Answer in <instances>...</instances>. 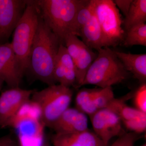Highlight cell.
I'll list each match as a JSON object with an SVG mask.
<instances>
[{
  "label": "cell",
  "instance_id": "3957f363",
  "mask_svg": "<svg viewBox=\"0 0 146 146\" xmlns=\"http://www.w3.org/2000/svg\"><path fill=\"white\" fill-rule=\"evenodd\" d=\"M39 16L35 1H27L23 16L13 33L10 44L23 77L29 67L32 46Z\"/></svg>",
  "mask_w": 146,
  "mask_h": 146
},
{
  "label": "cell",
  "instance_id": "484cf974",
  "mask_svg": "<svg viewBox=\"0 0 146 146\" xmlns=\"http://www.w3.org/2000/svg\"><path fill=\"white\" fill-rule=\"evenodd\" d=\"M132 1L133 0H115L113 1L118 9L121 10L125 17L130 8Z\"/></svg>",
  "mask_w": 146,
  "mask_h": 146
},
{
  "label": "cell",
  "instance_id": "d6986e66",
  "mask_svg": "<svg viewBox=\"0 0 146 146\" xmlns=\"http://www.w3.org/2000/svg\"><path fill=\"white\" fill-rule=\"evenodd\" d=\"M100 88H83L77 94L75 99L76 108L89 117L95 113L92 101Z\"/></svg>",
  "mask_w": 146,
  "mask_h": 146
},
{
  "label": "cell",
  "instance_id": "7c38bea8",
  "mask_svg": "<svg viewBox=\"0 0 146 146\" xmlns=\"http://www.w3.org/2000/svg\"><path fill=\"white\" fill-rule=\"evenodd\" d=\"M56 83L70 87L76 85L75 67L66 47L63 44L59 47L54 69Z\"/></svg>",
  "mask_w": 146,
  "mask_h": 146
},
{
  "label": "cell",
  "instance_id": "52a82bcc",
  "mask_svg": "<svg viewBox=\"0 0 146 146\" xmlns=\"http://www.w3.org/2000/svg\"><path fill=\"white\" fill-rule=\"evenodd\" d=\"M34 90L10 88L0 95V129L9 126L21 108L31 101Z\"/></svg>",
  "mask_w": 146,
  "mask_h": 146
},
{
  "label": "cell",
  "instance_id": "7402d4cb",
  "mask_svg": "<svg viewBox=\"0 0 146 146\" xmlns=\"http://www.w3.org/2000/svg\"><path fill=\"white\" fill-rule=\"evenodd\" d=\"M115 98L112 87L100 88L92 100V106L96 111L107 108Z\"/></svg>",
  "mask_w": 146,
  "mask_h": 146
},
{
  "label": "cell",
  "instance_id": "d4e9b609",
  "mask_svg": "<svg viewBox=\"0 0 146 146\" xmlns=\"http://www.w3.org/2000/svg\"><path fill=\"white\" fill-rule=\"evenodd\" d=\"M124 125L131 132L140 134L145 131L146 118H140L122 122Z\"/></svg>",
  "mask_w": 146,
  "mask_h": 146
},
{
  "label": "cell",
  "instance_id": "5bb4252c",
  "mask_svg": "<svg viewBox=\"0 0 146 146\" xmlns=\"http://www.w3.org/2000/svg\"><path fill=\"white\" fill-rule=\"evenodd\" d=\"M126 70L142 84L146 83V54H133L115 51Z\"/></svg>",
  "mask_w": 146,
  "mask_h": 146
},
{
  "label": "cell",
  "instance_id": "ba28073f",
  "mask_svg": "<svg viewBox=\"0 0 146 146\" xmlns=\"http://www.w3.org/2000/svg\"><path fill=\"white\" fill-rule=\"evenodd\" d=\"M25 0H0V45L8 42L27 5Z\"/></svg>",
  "mask_w": 146,
  "mask_h": 146
},
{
  "label": "cell",
  "instance_id": "7a4b0ae2",
  "mask_svg": "<svg viewBox=\"0 0 146 146\" xmlns=\"http://www.w3.org/2000/svg\"><path fill=\"white\" fill-rule=\"evenodd\" d=\"M88 0H35L45 24L64 45L65 37L75 35V21L78 11Z\"/></svg>",
  "mask_w": 146,
  "mask_h": 146
},
{
  "label": "cell",
  "instance_id": "e0dca14e",
  "mask_svg": "<svg viewBox=\"0 0 146 146\" xmlns=\"http://www.w3.org/2000/svg\"><path fill=\"white\" fill-rule=\"evenodd\" d=\"M133 92L131 91L121 98H115L107 108L116 113L122 122L140 118H146V113L126 104L127 100L133 97Z\"/></svg>",
  "mask_w": 146,
  "mask_h": 146
},
{
  "label": "cell",
  "instance_id": "603a6c76",
  "mask_svg": "<svg viewBox=\"0 0 146 146\" xmlns=\"http://www.w3.org/2000/svg\"><path fill=\"white\" fill-rule=\"evenodd\" d=\"M134 103L136 108L146 113V84H142L133 93Z\"/></svg>",
  "mask_w": 146,
  "mask_h": 146
},
{
  "label": "cell",
  "instance_id": "4fadbf2b",
  "mask_svg": "<svg viewBox=\"0 0 146 146\" xmlns=\"http://www.w3.org/2000/svg\"><path fill=\"white\" fill-rule=\"evenodd\" d=\"M51 141L54 146H108L89 129L77 133H55Z\"/></svg>",
  "mask_w": 146,
  "mask_h": 146
},
{
  "label": "cell",
  "instance_id": "cb8c5ba5",
  "mask_svg": "<svg viewBox=\"0 0 146 146\" xmlns=\"http://www.w3.org/2000/svg\"><path fill=\"white\" fill-rule=\"evenodd\" d=\"M141 138L140 134L130 132L119 136L110 146H134L136 141Z\"/></svg>",
  "mask_w": 146,
  "mask_h": 146
},
{
  "label": "cell",
  "instance_id": "ac0fdd59",
  "mask_svg": "<svg viewBox=\"0 0 146 146\" xmlns=\"http://www.w3.org/2000/svg\"><path fill=\"white\" fill-rule=\"evenodd\" d=\"M146 21V0H133L127 15L123 21L126 31L131 27Z\"/></svg>",
  "mask_w": 146,
  "mask_h": 146
},
{
  "label": "cell",
  "instance_id": "9a60e30c",
  "mask_svg": "<svg viewBox=\"0 0 146 146\" xmlns=\"http://www.w3.org/2000/svg\"><path fill=\"white\" fill-rule=\"evenodd\" d=\"M82 42L90 48L97 50L104 48L101 29L94 13L90 21L80 30L79 36Z\"/></svg>",
  "mask_w": 146,
  "mask_h": 146
},
{
  "label": "cell",
  "instance_id": "ffe728a7",
  "mask_svg": "<svg viewBox=\"0 0 146 146\" xmlns=\"http://www.w3.org/2000/svg\"><path fill=\"white\" fill-rule=\"evenodd\" d=\"M126 47L135 45L146 46V24L142 23L131 27L126 31L123 42Z\"/></svg>",
  "mask_w": 146,
  "mask_h": 146
},
{
  "label": "cell",
  "instance_id": "6da1fadb",
  "mask_svg": "<svg viewBox=\"0 0 146 146\" xmlns=\"http://www.w3.org/2000/svg\"><path fill=\"white\" fill-rule=\"evenodd\" d=\"M61 44L60 39L39 16L32 46L29 69H31L37 79L48 86L56 84L53 76L54 69Z\"/></svg>",
  "mask_w": 146,
  "mask_h": 146
},
{
  "label": "cell",
  "instance_id": "44dd1931",
  "mask_svg": "<svg viewBox=\"0 0 146 146\" xmlns=\"http://www.w3.org/2000/svg\"><path fill=\"white\" fill-rule=\"evenodd\" d=\"M94 13V0H88L85 5L80 9L75 21V35L79 36L81 29L90 21Z\"/></svg>",
  "mask_w": 146,
  "mask_h": 146
},
{
  "label": "cell",
  "instance_id": "5b68a950",
  "mask_svg": "<svg viewBox=\"0 0 146 146\" xmlns=\"http://www.w3.org/2000/svg\"><path fill=\"white\" fill-rule=\"evenodd\" d=\"M73 92L70 87L53 84L32 95L31 102L37 107L41 121L51 128L65 110L70 107Z\"/></svg>",
  "mask_w": 146,
  "mask_h": 146
},
{
  "label": "cell",
  "instance_id": "9c48e42d",
  "mask_svg": "<svg viewBox=\"0 0 146 146\" xmlns=\"http://www.w3.org/2000/svg\"><path fill=\"white\" fill-rule=\"evenodd\" d=\"M90 117L94 132L106 145L112 138L119 136L122 131L121 119L108 108L98 110Z\"/></svg>",
  "mask_w": 146,
  "mask_h": 146
},
{
  "label": "cell",
  "instance_id": "277c9868",
  "mask_svg": "<svg viewBox=\"0 0 146 146\" xmlns=\"http://www.w3.org/2000/svg\"><path fill=\"white\" fill-rule=\"evenodd\" d=\"M98 51L97 57L86 73L81 86L94 85L104 89L121 83L129 73L113 51L109 47Z\"/></svg>",
  "mask_w": 146,
  "mask_h": 146
},
{
  "label": "cell",
  "instance_id": "8992f818",
  "mask_svg": "<svg viewBox=\"0 0 146 146\" xmlns=\"http://www.w3.org/2000/svg\"><path fill=\"white\" fill-rule=\"evenodd\" d=\"M94 13L101 29L104 47H115L123 42L124 30L119 10L112 0H94Z\"/></svg>",
  "mask_w": 146,
  "mask_h": 146
},
{
  "label": "cell",
  "instance_id": "2e32d148",
  "mask_svg": "<svg viewBox=\"0 0 146 146\" xmlns=\"http://www.w3.org/2000/svg\"><path fill=\"white\" fill-rule=\"evenodd\" d=\"M97 55L92 49L82 42L80 52L74 62L76 78V88L81 86L87 71L97 57Z\"/></svg>",
  "mask_w": 146,
  "mask_h": 146
},
{
  "label": "cell",
  "instance_id": "8fae6325",
  "mask_svg": "<svg viewBox=\"0 0 146 146\" xmlns=\"http://www.w3.org/2000/svg\"><path fill=\"white\" fill-rule=\"evenodd\" d=\"M51 128L55 133H77L87 130V115L77 108L69 107L63 112Z\"/></svg>",
  "mask_w": 146,
  "mask_h": 146
},
{
  "label": "cell",
  "instance_id": "4dcf8cb0",
  "mask_svg": "<svg viewBox=\"0 0 146 146\" xmlns=\"http://www.w3.org/2000/svg\"><path fill=\"white\" fill-rule=\"evenodd\" d=\"M140 146H146V144H144V145H142Z\"/></svg>",
  "mask_w": 146,
  "mask_h": 146
},
{
  "label": "cell",
  "instance_id": "4316f807",
  "mask_svg": "<svg viewBox=\"0 0 146 146\" xmlns=\"http://www.w3.org/2000/svg\"><path fill=\"white\" fill-rule=\"evenodd\" d=\"M11 137L9 136H4L2 138H0V146H3L6 142L10 139Z\"/></svg>",
  "mask_w": 146,
  "mask_h": 146
},
{
  "label": "cell",
  "instance_id": "30bf717a",
  "mask_svg": "<svg viewBox=\"0 0 146 146\" xmlns=\"http://www.w3.org/2000/svg\"><path fill=\"white\" fill-rule=\"evenodd\" d=\"M23 77L10 43L0 45V78L13 88L19 87Z\"/></svg>",
  "mask_w": 146,
  "mask_h": 146
},
{
  "label": "cell",
  "instance_id": "83f0119b",
  "mask_svg": "<svg viewBox=\"0 0 146 146\" xmlns=\"http://www.w3.org/2000/svg\"><path fill=\"white\" fill-rule=\"evenodd\" d=\"M3 146H16V144L11 138Z\"/></svg>",
  "mask_w": 146,
  "mask_h": 146
},
{
  "label": "cell",
  "instance_id": "f546056e",
  "mask_svg": "<svg viewBox=\"0 0 146 146\" xmlns=\"http://www.w3.org/2000/svg\"><path fill=\"white\" fill-rule=\"evenodd\" d=\"M42 146H49L48 145H43Z\"/></svg>",
  "mask_w": 146,
  "mask_h": 146
},
{
  "label": "cell",
  "instance_id": "f1b7e54d",
  "mask_svg": "<svg viewBox=\"0 0 146 146\" xmlns=\"http://www.w3.org/2000/svg\"><path fill=\"white\" fill-rule=\"evenodd\" d=\"M4 83V82L3 80L0 78V91L2 89L3 84Z\"/></svg>",
  "mask_w": 146,
  "mask_h": 146
}]
</instances>
